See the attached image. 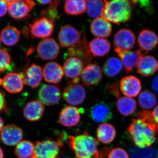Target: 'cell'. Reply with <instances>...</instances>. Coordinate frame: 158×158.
<instances>
[{"label": "cell", "mask_w": 158, "mask_h": 158, "mask_svg": "<svg viewBox=\"0 0 158 158\" xmlns=\"http://www.w3.org/2000/svg\"><path fill=\"white\" fill-rule=\"evenodd\" d=\"M137 116L132 119L128 132L136 147H150L156 141L157 132L152 112L142 110L137 113Z\"/></svg>", "instance_id": "1"}, {"label": "cell", "mask_w": 158, "mask_h": 158, "mask_svg": "<svg viewBox=\"0 0 158 158\" xmlns=\"http://www.w3.org/2000/svg\"><path fill=\"white\" fill-rule=\"evenodd\" d=\"M67 143L77 158H99L98 140L87 132L69 136Z\"/></svg>", "instance_id": "2"}, {"label": "cell", "mask_w": 158, "mask_h": 158, "mask_svg": "<svg viewBox=\"0 0 158 158\" xmlns=\"http://www.w3.org/2000/svg\"><path fill=\"white\" fill-rule=\"evenodd\" d=\"M105 2L106 5L102 18L118 25L131 19L132 9L130 1L113 0Z\"/></svg>", "instance_id": "3"}, {"label": "cell", "mask_w": 158, "mask_h": 158, "mask_svg": "<svg viewBox=\"0 0 158 158\" xmlns=\"http://www.w3.org/2000/svg\"><path fill=\"white\" fill-rule=\"evenodd\" d=\"M62 141L47 140L37 141L34 145V155L37 158H57L62 146Z\"/></svg>", "instance_id": "4"}, {"label": "cell", "mask_w": 158, "mask_h": 158, "mask_svg": "<svg viewBox=\"0 0 158 158\" xmlns=\"http://www.w3.org/2000/svg\"><path fill=\"white\" fill-rule=\"evenodd\" d=\"M54 22L44 17L37 19L29 24L31 37L35 38L45 39L53 33L55 29Z\"/></svg>", "instance_id": "5"}, {"label": "cell", "mask_w": 158, "mask_h": 158, "mask_svg": "<svg viewBox=\"0 0 158 158\" xmlns=\"http://www.w3.org/2000/svg\"><path fill=\"white\" fill-rule=\"evenodd\" d=\"M82 38L81 31L69 24L62 27L58 35L59 44L63 48L76 46L80 43Z\"/></svg>", "instance_id": "6"}, {"label": "cell", "mask_w": 158, "mask_h": 158, "mask_svg": "<svg viewBox=\"0 0 158 158\" xmlns=\"http://www.w3.org/2000/svg\"><path fill=\"white\" fill-rule=\"evenodd\" d=\"M9 5L8 11L11 17L16 19H22L27 17L36 5L34 1H6Z\"/></svg>", "instance_id": "7"}, {"label": "cell", "mask_w": 158, "mask_h": 158, "mask_svg": "<svg viewBox=\"0 0 158 158\" xmlns=\"http://www.w3.org/2000/svg\"><path fill=\"white\" fill-rule=\"evenodd\" d=\"M62 96L69 104L77 106L85 101L86 97V90L78 83H70L63 90Z\"/></svg>", "instance_id": "8"}, {"label": "cell", "mask_w": 158, "mask_h": 158, "mask_svg": "<svg viewBox=\"0 0 158 158\" xmlns=\"http://www.w3.org/2000/svg\"><path fill=\"white\" fill-rule=\"evenodd\" d=\"M38 98L43 105L53 106L59 103L61 98V90L56 85L44 84L38 91Z\"/></svg>", "instance_id": "9"}, {"label": "cell", "mask_w": 158, "mask_h": 158, "mask_svg": "<svg viewBox=\"0 0 158 158\" xmlns=\"http://www.w3.org/2000/svg\"><path fill=\"white\" fill-rule=\"evenodd\" d=\"M37 51L38 56L43 60H52L59 56L60 48L55 39L47 38L42 40L39 43Z\"/></svg>", "instance_id": "10"}, {"label": "cell", "mask_w": 158, "mask_h": 158, "mask_svg": "<svg viewBox=\"0 0 158 158\" xmlns=\"http://www.w3.org/2000/svg\"><path fill=\"white\" fill-rule=\"evenodd\" d=\"M115 48L123 51H130L135 47L136 37L133 31L129 29L118 30L114 37Z\"/></svg>", "instance_id": "11"}, {"label": "cell", "mask_w": 158, "mask_h": 158, "mask_svg": "<svg viewBox=\"0 0 158 158\" xmlns=\"http://www.w3.org/2000/svg\"><path fill=\"white\" fill-rule=\"evenodd\" d=\"M23 132L22 129L11 124L4 127L0 133V138L4 144L9 146L17 145L22 140Z\"/></svg>", "instance_id": "12"}, {"label": "cell", "mask_w": 158, "mask_h": 158, "mask_svg": "<svg viewBox=\"0 0 158 158\" xmlns=\"http://www.w3.org/2000/svg\"><path fill=\"white\" fill-rule=\"evenodd\" d=\"M119 88L125 96L135 97L141 92L142 85L141 81L137 77L128 75L123 77L120 80Z\"/></svg>", "instance_id": "13"}, {"label": "cell", "mask_w": 158, "mask_h": 158, "mask_svg": "<svg viewBox=\"0 0 158 158\" xmlns=\"http://www.w3.org/2000/svg\"><path fill=\"white\" fill-rule=\"evenodd\" d=\"M19 74L22 78L24 84L33 88L39 86L43 76L41 66L35 63L31 64Z\"/></svg>", "instance_id": "14"}, {"label": "cell", "mask_w": 158, "mask_h": 158, "mask_svg": "<svg viewBox=\"0 0 158 158\" xmlns=\"http://www.w3.org/2000/svg\"><path fill=\"white\" fill-rule=\"evenodd\" d=\"M114 50L121 59L126 72L128 73L131 72L144 55L140 50L123 51L116 48Z\"/></svg>", "instance_id": "15"}, {"label": "cell", "mask_w": 158, "mask_h": 158, "mask_svg": "<svg viewBox=\"0 0 158 158\" xmlns=\"http://www.w3.org/2000/svg\"><path fill=\"white\" fill-rule=\"evenodd\" d=\"M80 110L74 106H66L59 113V120L60 124L65 127H73L77 125L81 120Z\"/></svg>", "instance_id": "16"}, {"label": "cell", "mask_w": 158, "mask_h": 158, "mask_svg": "<svg viewBox=\"0 0 158 158\" xmlns=\"http://www.w3.org/2000/svg\"><path fill=\"white\" fill-rule=\"evenodd\" d=\"M138 43L141 51L147 53L157 46L158 35L152 30L143 29L138 35Z\"/></svg>", "instance_id": "17"}, {"label": "cell", "mask_w": 158, "mask_h": 158, "mask_svg": "<svg viewBox=\"0 0 158 158\" xmlns=\"http://www.w3.org/2000/svg\"><path fill=\"white\" fill-rule=\"evenodd\" d=\"M81 80L84 85L87 87L98 85L102 77L101 69L96 64H89L83 69Z\"/></svg>", "instance_id": "18"}, {"label": "cell", "mask_w": 158, "mask_h": 158, "mask_svg": "<svg viewBox=\"0 0 158 158\" xmlns=\"http://www.w3.org/2000/svg\"><path fill=\"white\" fill-rule=\"evenodd\" d=\"M90 116L91 119L98 123H104L113 117V113L108 105L103 102L97 103L90 109Z\"/></svg>", "instance_id": "19"}, {"label": "cell", "mask_w": 158, "mask_h": 158, "mask_svg": "<svg viewBox=\"0 0 158 158\" xmlns=\"http://www.w3.org/2000/svg\"><path fill=\"white\" fill-rule=\"evenodd\" d=\"M64 74L62 66L56 62H48L43 69L44 80L52 84L59 83L63 77Z\"/></svg>", "instance_id": "20"}, {"label": "cell", "mask_w": 158, "mask_h": 158, "mask_svg": "<svg viewBox=\"0 0 158 158\" xmlns=\"http://www.w3.org/2000/svg\"><path fill=\"white\" fill-rule=\"evenodd\" d=\"M84 68V62L77 57H71L66 59L63 65V70L65 76L73 80L80 78Z\"/></svg>", "instance_id": "21"}, {"label": "cell", "mask_w": 158, "mask_h": 158, "mask_svg": "<svg viewBox=\"0 0 158 158\" xmlns=\"http://www.w3.org/2000/svg\"><path fill=\"white\" fill-rule=\"evenodd\" d=\"M137 73L144 77H149L158 70V62L154 57L144 56L140 59L137 65Z\"/></svg>", "instance_id": "22"}, {"label": "cell", "mask_w": 158, "mask_h": 158, "mask_svg": "<svg viewBox=\"0 0 158 158\" xmlns=\"http://www.w3.org/2000/svg\"><path fill=\"white\" fill-rule=\"evenodd\" d=\"M24 82L19 74L10 73L7 74L3 78V88L11 94L20 92L23 89Z\"/></svg>", "instance_id": "23"}, {"label": "cell", "mask_w": 158, "mask_h": 158, "mask_svg": "<svg viewBox=\"0 0 158 158\" xmlns=\"http://www.w3.org/2000/svg\"><path fill=\"white\" fill-rule=\"evenodd\" d=\"M90 30L92 34L98 38H106L111 34L112 25L104 18H98L90 24Z\"/></svg>", "instance_id": "24"}, {"label": "cell", "mask_w": 158, "mask_h": 158, "mask_svg": "<svg viewBox=\"0 0 158 158\" xmlns=\"http://www.w3.org/2000/svg\"><path fill=\"white\" fill-rule=\"evenodd\" d=\"M44 111V105L39 100L29 102L23 109V113L26 119L31 122L38 121L41 119Z\"/></svg>", "instance_id": "25"}, {"label": "cell", "mask_w": 158, "mask_h": 158, "mask_svg": "<svg viewBox=\"0 0 158 158\" xmlns=\"http://www.w3.org/2000/svg\"><path fill=\"white\" fill-rule=\"evenodd\" d=\"M111 44L107 40L94 38L89 42L88 49L92 57H104L111 49Z\"/></svg>", "instance_id": "26"}, {"label": "cell", "mask_w": 158, "mask_h": 158, "mask_svg": "<svg viewBox=\"0 0 158 158\" xmlns=\"http://www.w3.org/2000/svg\"><path fill=\"white\" fill-rule=\"evenodd\" d=\"M68 53L70 56L77 57L81 59L84 63L85 62H90L92 56L89 52L86 36H83L81 42L77 45L69 48Z\"/></svg>", "instance_id": "27"}, {"label": "cell", "mask_w": 158, "mask_h": 158, "mask_svg": "<svg viewBox=\"0 0 158 158\" xmlns=\"http://www.w3.org/2000/svg\"><path fill=\"white\" fill-rule=\"evenodd\" d=\"M98 140L104 144H110L116 138V129L111 124L104 123L100 125L97 129Z\"/></svg>", "instance_id": "28"}, {"label": "cell", "mask_w": 158, "mask_h": 158, "mask_svg": "<svg viewBox=\"0 0 158 158\" xmlns=\"http://www.w3.org/2000/svg\"><path fill=\"white\" fill-rule=\"evenodd\" d=\"M116 102V107L122 116L133 115L137 110V102L135 99L126 96L119 97Z\"/></svg>", "instance_id": "29"}, {"label": "cell", "mask_w": 158, "mask_h": 158, "mask_svg": "<svg viewBox=\"0 0 158 158\" xmlns=\"http://www.w3.org/2000/svg\"><path fill=\"white\" fill-rule=\"evenodd\" d=\"M20 31L13 26H7L1 31V38L4 44L13 46L19 41Z\"/></svg>", "instance_id": "30"}, {"label": "cell", "mask_w": 158, "mask_h": 158, "mask_svg": "<svg viewBox=\"0 0 158 158\" xmlns=\"http://www.w3.org/2000/svg\"><path fill=\"white\" fill-rule=\"evenodd\" d=\"M123 64L121 60L116 57H110L107 59L103 66L104 73L109 77H114L121 72Z\"/></svg>", "instance_id": "31"}, {"label": "cell", "mask_w": 158, "mask_h": 158, "mask_svg": "<svg viewBox=\"0 0 158 158\" xmlns=\"http://www.w3.org/2000/svg\"><path fill=\"white\" fill-rule=\"evenodd\" d=\"M87 3L83 0H68L65 2L64 9L65 13L72 15H77L86 11Z\"/></svg>", "instance_id": "32"}, {"label": "cell", "mask_w": 158, "mask_h": 158, "mask_svg": "<svg viewBox=\"0 0 158 158\" xmlns=\"http://www.w3.org/2000/svg\"><path fill=\"white\" fill-rule=\"evenodd\" d=\"M86 11L88 16L94 18L103 17L105 8V1H87Z\"/></svg>", "instance_id": "33"}, {"label": "cell", "mask_w": 158, "mask_h": 158, "mask_svg": "<svg viewBox=\"0 0 158 158\" xmlns=\"http://www.w3.org/2000/svg\"><path fill=\"white\" fill-rule=\"evenodd\" d=\"M34 145L28 140H23L16 145L15 153L18 158H29L34 155Z\"/></svg>", "instance_id": "34"}, {"label": "cell", "mask_w": 158, "mask_h": 158, "mask_svg": "<svg viewBox=\"0 0 158 158\" xmlns=\"http://www.w3.org/2000/svg\"><path fill=\"white\" fill-rule=\"evenodd\" d=\"M138 103L144 110H149L155 106L157 98L155 94L152 91L146 90L140 94L138 98Z\"/></svg>", "instance_id": "35"}, {"label": "cell", "mask_w": 158, "mask_h": 158, "mask_svg": "<svg viewBox=\"0 0 158 158\" xmlns=\"http://www.w3.org/2000/svg\"><path fill=\"white\" fill-rule=\"evenodd\" d=\"M129 153L132 158H158L156 150L152 147H134L130 149Z\"/></svg>", "instance_id": "36"}, {"label": "cell", "mask_w": 158, "mask_h": 158, "mask_svg": "<svg viewBox=\"0 0 158 158\" xmlns=\"http://www.w3.org/2000/svg\"><path fill=\"white\" fill-rule=\"evenodd\" d=\"M60 2V1L50 0L48 5L49 6L48 8L45 10H43L40 14V16L46 18L55 22L56 20L59 17L57 9Z\"/></svg>", "instance_id": "37"}, {"label": "cell", "mask_w": 158, "mask_h": 158, "mask_svg": "<svg viewBox=\"0 0 158 158\" xmlns=\"http://www.w3.org/2000/svg\"><path fill=\"white\" fill-rule=\"evenodd\" d=\"M11 57L6 50L0 48V73L10 67L11 64Z\"/></svg>", "instance_id": "38"}, {"label": "cell", "mask_w": 158, "mask_h": 158, "mask_svg": "<svg viewBox=\"0 0 158 158\" xmlns=\"http://www.w3.org/2000/svg\"><path fill=\"white\" fill-rule=\"evenodd\" d=\"M106 158H129V156L124 149L118 147L110 149Z\"/></svg>", "instance_id": "39"}, {"label": "cell", "mask_w": 158, "mask_h": 158, "mask_svg": "<svg viewBox=\"0 0 158 158\" xmlns=\"http://www.w3.org/2000/svg\"><path fill=\"white\" fill-rule=\"evenodd\" d=\"M8 110L5 94L0 90V113L7 112Z\"/></svg>", "instance_id": "40"}, {"label": "cell", "mask_w": 158, "mask_h": 158, "mask_svg": "<svg viewBox=\"0 0 158 158\" xmlns=\"http://www.w3.org/2000/svg\"><path fill=\"white\" fill-rule=\"evenodd\" d=\"M119 89V86H118V84L116 83L112 84L109 87L110 93L113 94L116 98H118L120 96Z\"/></svg>", "instance_id": "41"}, {"label": "cell", "mask_w": 158, "mask_h": 158, "mask_svg": "<svg viewBox=\"0 0 158 158\" xmlns=\"http://www.w3.org/2000/svg\"><path fill=\"white\" fill-rule=\"evenodd\" d=\"M9 5L6 1L0 0V17L6 15L8 11Z\"/></svg>", "instance_id": "42"}, {"label": "cell", "mask_w": 158, "mask_h": 158, "mask_svg": "<svg viewBox=\"0 0 158 158\" xmlns=\"http://www.w3.org/2000/svg\"><path fill=\"white\" fill-rule=\"evenodd\" d=\"M153 119L155 123L157 131L158 132V105L156 106L152 112Z\"/></svg>", "instance_id": "43"}, {"label": "cell", "mask_w": 158, "mask_h": 158, "mask_svg": "<svg viewBox=\"0 0 158 158\" xmlns=\"http://www.w3.org/2000/svg\"><path fill=\"white\" fill-rule=\"evenodd\" d=\"M152 87L156 93L158 94V75L153 80Z\"/></svg>", "instance_id": "44"}, {"label": "cell", "mask_w": 158, "mask_h": 158, "mask_svg": "<svg viewBox=\"0 0 158 158\" xmlns=\"http://www.w3.org/2000/svg\"><path fill=\"white\" fill-rule=\"evenodd\" d=\"M3 127H4V122L2 118L0 117V131H1Z\"/></svg>", "instance_id": "45"}, {"label": "cell", "mask_w": 158, "mask_h": 158, "mask_svg": "<svg viewBox=\"0 0 158 158\" xmlns=\"http://www.w3.org/2000/svg\"><path fill=\"white\" fill-rule=\"evenodd\" d=\"M4 153H3L2 149L0 147V158H4Z\"/></svg>", "instance_id": "46"}, {"label": "cell", "mask_w": 158, "mask_h": 158, "mask_svg": "<svg viewBox=\"0 0 158 158\" xmlns=\"http://www.w3.org/2000/svg\"><path fill=\"white\" fill-rule=\"evenodd\" d=\"M3 84V79L0 78V86H2Z\"/></svg>", "instance_id": "47"}, {"label": "cell", "mask_w": 158, "mask_h": 158, "mask_svg": "<svg viewBox=\"0 0 158 158\" xmlns=\"http://www.w3.org/2000/svg\"><path fill=\"white\" fill-rule=\"evenodd\" d=\"M29 158H37L36 157H35V156H31V157H30Z\"/></svg>", "instance_id": "48"}, {"label": "cell", "mask_w": 158, "mask_h": 158, "mask_svg": "<svg viewBox=\"0 0 158 158\" xmlns=\"http://www.w3.org/2000/svg\"><path fill=\"white\" fill-rule=\"evenodd\" d=\"M1 42H2V40H1V36H0V45H1Z\"/></svg>", "instance_id": "49"}, {"label": "cell", "mask_w": 158, "mask_h": 158, "mask_svg": "<svg viewBox=\"0 0 158 158\" xmlns=\"http://www.w3.org/2000/svg\"></svg>", "instance_id": "50"}]
</instances>
